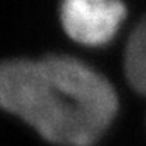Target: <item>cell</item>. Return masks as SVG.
Wrapping results in <instances>:
<instances>
[{
    "label": "cell",
    "instance_id": "cell-1",
    "mask_svg": "<svg viewBox=\"0 0 146 146\" xmlns=\"http://www.w3.org/2000/svg\"><path fill=\"white\" fill-rule=\"evenodd\" d=\"M0 107L58 146H93L118 112V95L98 70L67 54L0 62Z\"/></svg>",
    "mask_w": 146,
    "mask_h": 146
},
{
    "label": "cell",
    "instance_id": "cell-3",
    "mask_svg": "<svg viewBox=\"0 0 146 146\" xmlns=\"http://www.w3.org/2000/svg\"><path fill=\"white\" fill-rule=\"evenodd\" d=\"M124 76L137 93L146 96V17L137 23L124 48Z\"/></svg>",
    "mask_w": 146,
    "mask_h": 146
},
{
    "label": "cell",
    "instance_id": "cell-2",
    "mask_svg": "<svg viewBox=\"0 0 146 146\" xmlns=\"http://www.w3.org/2000/svg\"><path fill=\"white\" fill-rule=\"evenodd\" d=\"M126 13L121 0H62L61 23L75 42L101 47L115 37Z\"/></svg>",
    "mask_w": 146,
    "mask_h": 146
}]
</instances>
